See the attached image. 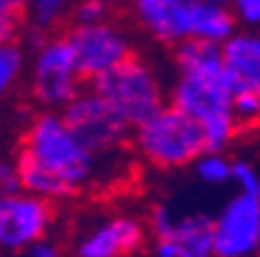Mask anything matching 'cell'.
Listing matches in <instances>:
<instances>
[{
    "label": "cell",
    "mask_w": 260,
    "mask_h": 257,
    "mask_svg": "<svg viewBox=\"0 0 260 257\" xmlns=\"http://www.w3.org/2000/svg\"><path fill=\"white\" fill-rule=\"evenodd\" d=\"M174 47V65L179 72L170 91L174 107L200 123L233 114L235 86L223 63V44L186 38Z\"/></svg>",
    "instance_id": "obj_1"
},
{
    "label": "cell",
    "mask_w": 260,
    "mask_h": 257,
    "mask_svg": "<svg viewBox=\"0 0 260 257\" xmlns=\"http://www.w3.org/2000/svg\"><path fill=\"white\" fill-rule=\"evenodd\" d=\"M21 151L54 176L70 183L77 193L95 176V153L81 144L63 114L44 112L32 118L23 132Z\"/></svg>",
    "instance_id": "obj_2"
},
{
    "label": "cell",
    "mask_w": 260,
    "mask_h": 257,
    "mask_svg": "<svg viewBox=\"0 0 260 257\" xmlns=\"http://www.w3.org/2000/svg\"><path fill=\"white\" fill-rule=\"evenodd\" d=\"M135 149L146 162L160 169L193 165L207 151L200 121L170 104L137 125Z\"/></svg>",
    "instance_id": "obj_3"
},
{
    "label": "cell",
    "mask_w": 260,
    "mask_h": 257,
    "mask_svg": "<svg viewBox=\"0 0 260 257\" xmlns=\"http://www.w3.org/2000/svg\"><path fill=\"white\" fill-rule=\"evenodd\" d=\"M91 81V91L103 95L121 116L137 128L165 107V93L158 75L144 60L128 56L119 65L95 75Z\"/></svg>",
    "instance_id": "obj_4"
},
{
    "label": "cell",
    "mask_w": 260,
    "mask_h": 257,
    "mask_svg": "<svg viewBox=\"0 0 260 257\" xmlns=\"http://www.w3.org/2000/svg\"><path fill=\"white\" fill-rule=\"evenodd\" d=\"M81 72L68 35L49 38L32 60V97L49 109H63L81 93Z\"/></svg>",
    "instance_id": "obj_5"
},
{
    "label": "cell",
    "mask_w": 260,
    "mask_h": 257,
    "mask_svg": "<svg viewBox=\"0 0 260 257\" xmlns=\"http://www.w3.org/2000/svg\"><path fill=\"white\" fill-rule=\"evenodd\" d=\"M63 118L81 144L95 156L112 153L128 141L130 123L95 91H81L68 102Z\"/></svg>",
    "instance_id": "obj_6"
},
{
    "label": "cell",
    "mask_w": 260,
    "mask_h": 257,
    "mask_svg": "<svg viewBox=\"0 0 260 257\" xmlns=\"http://www.w3.org/2000/svg\"><path fill=\"white\" fill-rule=\"evenodd\" d=\"M54 209L49 199L28 190L0 193V250L26 252L49 234Z\"/></svg>",
    "instance_id": "obj_7"
},
{
    "label": "cell",
    "mask_w": 260,
    "mask_h": 257,
    "mask_svg": "<svg viewBox=\"0 0 260 257\" xmlns=\"http://www.w3.org/2000/svg\"><path fill=\"white\" fill-rule=\"evenodd\" d=\"M260 252V197L239 193L214 218V255L249 257Z\"/></svg>",
    "instance_id": "obj_8"
},
{
    "label": "cell",
    "mask_w": 260,
    "mask_h": 257,
    "mask_svg": "<svg viewBox=\"0 0 260 257\" xmlns=\"http://www.w3.org/2000/svg\"><path fill=\"white\" fill-rule=\"evenodd\" d=\"M68 40L75 49L77 65L84 79H93L95 75L133 56L128 35L109 21L77 23L75 28H70Z\"/></svg>",
    "instance_id": "obj_9"
},
{
    "label": "cell",
    "mask_w": 260,
    "mask_h": 257,
    "mask_svg": "<svg viewBox=\"0 0 260 257\" xmlns=\"http://www.w3.org/2000/svg\"><path fill=\"white\" fill-rule=\"evenodd\" d=\"M146 232L137 218L133 215H116L107 223L91 230L79 243L77 255L79 257H121L135 255L144 248Z\"/></svg>",
    "instance_id": "obj_10"
},
{
    "label": "cell",
    "mask_w": 260,
    "mask_h": 257,
    "mask_svg": "<svg viewBox=\"0 0 260 257\" xmlns=\"http://www.w3.org/2000/svg\"><path fill=\"white\" fill-rule=\"evenodd\" d=\"M190 0H135V14L153 40L179 44L188 38Z\"/></svg>",
    "instance_id": "obj_11"
},
{
    "label": "cell",
    "mask_w": 260,
    "mask_h": 257,
    "mask_svg": "<svg viewBox=\"0 0 260 257\" xmlns=\"http://www.w3.org/2000/svg\"><path fill=\"white\" fill-rule=\"evenodd\" d=\"M223 63L235 91L260 93V32L242 30L223 42Z\"/></svg>",
    "instance_id": "obj_12"
},
{
    "label": "cell",
    "mask_w": 260,
    "mask_h": 257,
    "mask_svg": "<svg viewBox=\"0 0 260 257\" xmlns=\"http://www.w3.org/2000/svg\"><path fill=\"white\" fill-rule=\"evenodd\" d=\"M237 32V19L225 5H214L207 0H190L188 5V38H200L223 44Z\"/></svg>",
    "instance_id": "obj_13"
},
{
    "label": "cell",
    "mask_w": 260,
    "mask_h": 257,
    "mask_svg": "<svg viewBox=\"0 0 260 257\" xmlns=\"http://www.w3.org/2000/svg\"><path fill=\"white\" fill-rule=\"evenodd\" d=\"M172 239L181 248V257L214 255V218L207 213H190L177 218Z\"/></svg>",
    "instance_id": "obj_14"
},
{
    "label": "cell",
    "mask_w": 260,
    "mask_h": 257,
    "mask_svg": "<svg viewBox=\"0 0 260 257\" xmlns=\"http://www.w3.org/2000/svg\"><path fill=\"white\" fill-rule=\"evenodd\" d=\"M16 169H19V176H21V188L28 190L32 195H40L44 199H70L77 195V190L65 183L63 178L54 176L51 171H47L44 167H40L38 162L32 160L30 156H26L23 151H19L16 156Z\"/></svg>",
    "instance_id": "obj_15"
},
{
    "label": "cell",
    "mask_w": 260,
    "mask_h": 257,
    "mask_svg": "<svg viewBox=\"0 0 260 257\" xmlns=\"http://www.w3.org/2000/svg\"><path fill=\"white\" fill-rule=\"evenodd\" d=\"M202 125V134H205V146L207 151H216V153H225L228 146L235 141L239 134L242 125L237 123L235 114H225V116H216L205 121Z\"/></svg>",
    "instance_id": "obj_16"
},
{
    "label": "cell",
    "mask_w": 260,
    "mask_h": 257,
    "mask_svg": "<svg viewBox=\"0 0 260 257\" xmlns=\"http://www.w3.org/2000/svg\"><path fill=\"white\" fill-rule=\"evenodd\" d=\"M26 56L23 47L16 42L0 44V100L14 88V84L21 79Z\"/></svg>",
    "instance_id": "obj_17"
},
{
    "label": "cell",
    "mask_w": 260,
    "mask_h": 257,
    "mask_svg": "<svg viewBox=\"0 0 260 257\" xmlns=\"http://www.w3.org/2000/svg\"><path fill=\"white\" fill-rule=\"evenodd\" d=\"M193 165H195L198 178L209 183V186H221V183L233 181V162L228 160L223 153L205 151Z\"/></svg>",
    "instance_id": "obj_18"
},
{
    "label": "cell",
    "mask_w": 260,
    "mask_h": 257,
    "mask_svg": "<svg viewBox=\"0 0 260 257\" xmlns=\"http://www.w3.org/2000/svg\"><path fill=\"white\" fill-rule=\"evenodd\" d=\"M233 114L242 128H251V125L260 123V93L249 91V88L235 91Z\"/></svg>",
    "instance_id": "obj_19"
},
{
    "label": "cell",
    "mask_w": 260,
    "mask_h": 257,
    "mask_svg": "<svg viewBox=\"0 0 260 257\" xmlns=\"http://www.w3.org/2000/svg\"><path fill=\"white\" fill-rule=\"evenodd\" d=\"M32 7V21L44 28H54L65 14L68 0H30Z\"/></svg>",
    "instance_id": "obj_20"
},
{
    "label": "cell",
    "mask_w": 260,
    "mask_h": 257,
    "mask_svg": "<svg viewBox=\"0 0 260 257\" xmlns=\"http://www.w3.org/2000/svg\"><path fill=\"white\" fill-rule=\"evenodd\" d=\"M233 181L237 183L239 193L260 197V171L251 162H246V160L233 162Z\"/></svg>",
    "instance_id": "obj_21"
},
{
    "label": "cell",
    "mask_w": 260,
    "mask_h": 257,
    "mask_svg": "<svg viewBox=\"0 0 260 257\" xmlns=\"http://www.w3.org/2000/svg\"><path fill=\"white\" fill-rule=\"evenodd\" d=\"M149 227H151L156 239H168V236L174 234L177 218L172 215V211L168 206H153L151 215H149Z\"/></svg>",
    "instance_id": "obj_22"
},
{
    "label": "cell",
    "mask_w": 260,
    "mask_h": 257,
    "mask_svg": "<svg viewBox=\"0 0 260 257\" xmlns=\"http://www.w3.org/2000/svg\"><path fill=\"white\" fill-rule=\"evenodd\" d=\"M107 19V0H79L75 7L77 23H98Z\"/></svg>",
    "instance_id": "obj_23"
},
{
    "label": "cell",
    "mask_w": 260,
    "mask_h": 257,
    "mask_svg": "<svg viewBox=\"0 0 260 257\" xmlns=\"http://www.w3.org/2000/svg\"><path fill=\"white\" fill-rule=\"evenodd\" d=\"M230 10L237 23L246 28H260V0H233Z\"/></svg>",
    "instance_id": "obj_24"
},
{
    "label": "cell",
    "mask_w": 260,
    "mask_h": 257,
    "mask_svg": "<svg viewBox=\"0 0 260 257\" xmlns=\"http://www.w3.org/2000/svg\"><path fill=\"white\" fill-rule=\"evenodd\" d=\"M23 32L21 14L19 12H0V44L16 42Z\"/></svg>",
    "instance_id": "obj_25"
},
{
    "label": "cell",
    "mask_w": 260,
    "mask_h": 257,
    "mask_svg": "<svg viewBox=\"0 0 260 257\" xmlns=\"http://www.w3.org/2000/svg\"><path fill=\"white\" fill-rule=\"evenodd\" d=\"M19 190H23V188L16 162L0 160V193H19Z\"/></svg>",
    "instance_id": "obj_26"
},
{
    "label": "cell",
    "mask_w": 260,
    "mask_h": 257,
    "mask_svg": "<svg viewBox=\"0 0 260 257\" xmlns=\"http://www.w3.org/2000/svg\"><path fill=\"white\" fill-rule=\"evenodd\" d=\"M47 30H49V28L40 26V23H32V26H28L26 30L21 32L23 42H26L32 51H38V49H42L44 44H47V40H49V32Z\"/></svg>",
    "instance_id": "obj_27"
},
{
    "label": "cell",
    "mask_w": 260,
    "mask_h": 257,
    "mask_svg": "<svg viewBox=\"0 0 260 257\" xmlns=\"http://www.w3.org/2000/svg\"><path fill=\"white\" fill-rule=\"evenodd\" d=\"M153 255H158V257H181V248H179V243L174 241L172 236H168V239H156V243H153Z\"/></svg>",
    "instance_id": "obj_28"
},
{
    "label": "cell",
    "mask_w": 260,
    "mask_h": 257,
    "mask_svg": "<svg viewBox=\"0 0 260 257\" xmlns=\"http://www.w3.org/2000/svg\"><path fill=\"white\" fill-rule=\"evenodd\" d=\"M28 255H32V257H56L58 255V246H56L54 241H49L47 236L44 239H40V241H35L30 248H28Z\"/></svg>",
    "instance_id": "obj_29"
},
{
    "label": "cell",
    "mask_w": 260,
    "mask_h": 257,
    "mask_svg": "<svg viewBox=\"0 0 260 257\" xmlns=\"http://www.w3.org/2000/svg\"><path fill=\"white\" fill-rule=\"evenodd\" d=\"M28 5H30V0H0V12H19L21 14Z\"/></svg>",
    "instance_id": "obj_30"
},
{
    "label": "cell",
    "mask_w": 260,
    "mask_h": 257,
    "mask_svg": "<svg viewBox=\"0 0 260 257\" xmlns=\"http://www.w3.org/2000/svg\"><path fill=\"white\" fill-rule=\"evenodd\" d=\"M207 3H214V5H225V7L233 5V0H207Z\"/></svg>",
    "instance_id": "obj_31"
}]
</instances>
